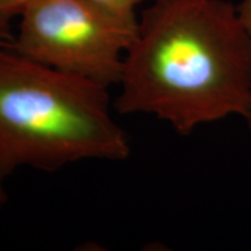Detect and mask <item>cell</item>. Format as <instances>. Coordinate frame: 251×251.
I'll return each instance as SVG.
<instances>
[{"mask_svg": "<svg viewBox=\"0 0 251 251\" xmlns=\"http://www.w3.org/2000/svg\"><path fill=\"white\" fill-rule=\"evenodd\" d=\"M11 18L0 13V47L9 46L13 41V34H12Z\"/></svg>", "mask_w": 251, "mask_h": 251, "instance_id": "7", "label": "cell"}, {"mask_svg": "<svg viewBox=\"0 0 251 251\" xmlns=\"http://www.w3.org/2000/svg\"><path fill=\"white\" fill-rule=\"evenodd\" d=\"M34 1L36 0H0V13L12 19L20 15Z\"/></svg>", "mask_w": 251, "mask_h": 251, "instance_id": "5", "label": "cell"}, {"mask_svg": "<svg viewBox=\"0 0 251 251\" xmlns=\"http://www.w3.org/2000/svg\"><path fill=\"white\" fill-rule=\"evenodd\" d=\"M120 114H150L180 135L251 102V33L228 0H152L126 52Z\"/></svg>", "mask_w": 251, "mask_h": 251, "instance_id": "1", "label": "cell"}, {"mask_svg": "<svg viewBox=\"0 0 251 251\" xmlns=\"http://www.w3.org/2000/svg\"><path fill=\"white\" fill-rule=\"evenodd\" d=\"M97 4L122 15H136L135 9L146 0H93Z\"/></svg>", "mask_w": 251, "mask_h": 251, "instance_id": "4", "label": "cell"}, {"mask_svg": "<svg viewBox=\"0 0 251 251\" xmlns=\"http://www.w3.org/2000/svg\"><path fill=\"white\" fill-rule=\"evenodd\" d=\"M5 178V176L0 172V207H1L4 203L7 201V196H6L5 188L2 186V179Z\"/></svg>", "mask_w": 251, "mask_h": 251, "instance_id": "8", "label": "cell"}, {"mask_svg": "<svg viewBox=\"0 0 251 251\" xmlns=\"http://www.w3.org/2000/svg\"><path fill=\"white\" fill-rule=\"evenodd\" d=\"M237 9L238 13H240L241 20H242L244 26L247 27V29L251 33V0H242V2L237 6ZM246 118L248 119V122H249L251 128V102Z\"/></svg>", "mask_w": 251, "mask_h": 251, "instance_id": "6", "label": "cell"}, {"mask_svg": "<svg viewBox=\"0 0 251 251\" xmlns=\"http://www.w3.org/2000/svg\"><path fill=\"white\" fill-rule=\"evenodd\" d=\"M107 90L0 47V172L125 161L129 141L113 118Z\"/></svg>", "mask_w": 251, "mask_h": 251, "instance_id": "2", "label": "cell"}, {"mask_svg": "<svg viewBox=\"0 0 251 251\" xmlns=\"http://www.w3.org/2000/svg\"><path fill=\"white\" fill-rule=\"evenodd\" d=\"M11 47L25 57L109 87L120 83L139 28L93 0H36L20 14Z\"/></svg>", "mask_w": 251, "mask_h": 251, "instance_id": "3", "label": "cell"}]
</instances>
